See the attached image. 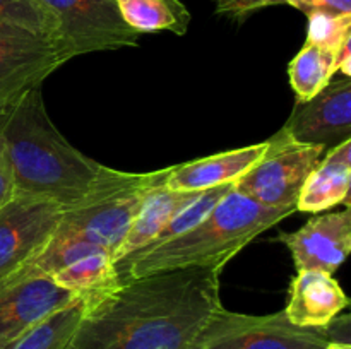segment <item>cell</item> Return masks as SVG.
<instances>
[{
	"label": "cell",
	"instance_id": "1",
	"mask_svg": "<svg viewBox=\"0 0 351 349\" xmlns=\"http://www.w3.org/2000/svg\"><path fill=\"white\" fill-rule=\"evenodd\" d=\"M219 274L187 267L123 281L86 305L69 349H189L221 307Z\"/></svg>",
	"mask_w": 351,
	"mask_h": 349
},
{
	"label": "cell",
	"instance_id": "2",
	"mask_svg": "<svg viewBox=\"0 0 351 349\" xmlns=\"http://www.w3.org/2000/svg\"><path fill=\"white\" fill-rule=\"evenodd\" d=\"M0 135L19 194L69 207L81 201L106 170L55 127L45 108L41 86L24 92L0 115Z\"/></svg>",
	"mask_w": 351,
	"mask_h": 349
},
{
	"label": "cell",
	"instance_id": "3",
	"mask_svg": "<svg viewBox=\"0 0 351 349\" xmlns=\"http://www.w3.org/2000/svg\"><path fill=\"white\" fill-rule=\"evenodd\" d=\"M295 211L297 207H267L233 188L184 235L119 260L115 266L120 281L187 267L221 272L223 267L254 238Z\"/></svg>",
	"mask_w": 351,
	"mask_h": 349
},
{
	"label": "cell",
	"instance_id": "4",
	"mask_svg": "<svg viewBox=\"0 0 351 349\" xmlns=\"http://www.w3.org/2000/svg\"><path fill=\"white\" fill-rule=\"evenodd\" d=\"M167 170L125 173L106 166L95 187L75 204L64 209L57 231L48 245H81L115 253L125 238L144 195L165 180Z\"/></svg>",
	"mask_w": 351,
	"mask_h": 349
},
{
	"label": "cell",
	"instance_id": "5",
	"mask_svg": "<svg viewBox=\"0 0 351 349\" xmlns=\"http://www.w3.org/2000/svg\"><path fill=\"white\" fill-rule=\"evenodd\" d=\"M329 342L326 328L298 327L285 311L245 315L221 305L189 349H322Z\"/></svg>",
	"mask_w": 351,
	"mask_h": 349
},
{
	"label": "cell",
	"instance_id": "6",
	"mask_svg": "<svg viewBox=\"0 0 351 349\" xmlns=\"http://www.w3.org/2000/svg\"><path fill=\"white\" fill-rule=\"evenodd\" d=\"M326 153L321 146L297 142L281 129L266 140L263 156L233 188L267 207H297L302 185Z\"/></svg>",
	"mask_w": 351,
	"mask_h": 349
},
{
	"label": "cell",
	"instance_id": "7",
	"mask_svg": "<svg viewBox=\"0 0 351 349\" xmlns=\"http://www.w3.org/2000/svg\"><path fill=\"white\" fill-rule=\"evenodd\" d=\"M57 21L55 43L67 57L137 47L141 34L122 19L115 0H38Z\"/></svg>",
	"mask_w": 351,
	"mask_h": 349
},
{
	"label": "cell",
	"instance_id": "8",
	"mask_svg": "<svg viewBox=\"0 0 351 349\" xmlns=\"http://www.w3.org/2000/svg\"><path fill=\"white\" fill-rule=\"evenodd\" d=\"M64 205L16 192L0 207V281L40 255L57 231Z\"/></svg>",
	"mask_w": 351,
	"mask_h": 349
},
{
	"label": "cell",
	"instance_id": "9",
	"mask_svg": "<svg viewBox=\"0 0 351 349\" xmlns=\"http://www.w3.org/2000/svg\"><path fill=\"white\" fill-rule=\"evenodd\" d=\"M65 62L53 40L0 23V115Z\"/></svg>",
	"mask_w": 351,
	"mask_h": 349
},
{
	"label": "cell",
	"instance_id": "10",
	"mask_svg": "<svg viewBox=\"0 0 351 349\" xmlns=\"http://www.w3.org/2000/svg\"><path fill=\"white\" fill-rule=\"evenodd\" d=\"M75 298L45 274L16 272L0 281V344L12 342Z\"/></svg>",
	"mask_w": 351,
	"mask_h": 349
},
{
	"label": "cell",
	"instance_id": "11",
	"mask_svg": "<svg viewBox=\"0 0 351 349\" xmlns=\"http://www.w3.org/2000/svg\"><path fill=\"white\" fill-rule=\"evenodd\" d=\"M283 130L297 142L326 151L351 140L350 77L331 81L312 99L297 103Z\"/></svg>",
	"mask_w": 351,
	"mask_h": 349
},
{
	"label": "cell",
	"instance_id": "12",
	"mask_svg": "<svg viewBox=\"0 0 351 349\" xmlns=\"http://www.w3.org/2000/svg\"><path fill=\"white\" fill-rule=\"evenodd\" d=\"M278 240L291 252L297 270L332 274L351 250V211L315 216L293 233H280Z\"/></svg>",
	"mask_w": 351,
	"mask_h": 349
},
{
	"label": "cell",
	"instance_id": "13",
	"mask_svg": "<svg viewBox=\"0 0 351 349\" xmlns=\"http://www.w3.org/2000/svg\"><path fill=\"white\" fill-rule=\"evenodd\" d=\"M348 296L331 274L298 270L290 286L285 315L291 324L305 328H326L345 308Z\"/></svg>",
	"mask_w": 351,
	"mask_h": 349
},
{
	"label": "cell",
	"instance_id": "14",
	"mask_svg": "<svg viewBox=\"0 0 351 349\" xmlns=\"http://www.w3.org/2000/svg\"><path fill=\"white\" fill-rule=\"evenodd\" d=\"M264 151L266 142H259L171 166L168 168L163 185L173 190L204 192L221 185L235 183L259 161Z\"/></svg>",
	"mask_w": 351,
	"mask_h": 349
},
{
	"label": "cell",
	"instance_id": "15",
	"mask_svg": "<svg viewBox=\"0 0 351 349\" xmlns=\"http://www.w3.org/2000/svg\"><path fill=\"white\" fill-rule=\"evenodd\" d=\"M351 140L332 147L324 154L297 198V211L322 212L332 205H350Z\"/></svg>",
	"mask_w": 351,
	"mask_h": 349
},
{
	"label": "cell",
	"instance_id": "16",
	"mask_svg": "<svg viewBox=\"0 0 351 349\" xmlns=\"http://www.w3.org/2000/svg\"><path fill=\"white\" fill-rule=\"evenodd\" d=\"M201 192H184L173 190L165 187L163 181L151 187L144 195L143 204L127 231L125 238L120 243L115 253V263L125 259L134 252H139L144 246L149 245L161 229L178 214L184 211L189 204L197 198Z\"/></svg>",
	"mask_w": 351,
	"mask_h": 349
},
{
	"label": "cell",
	"instance_id": "17",
	"mask_svg": "<svg viewBox=\"0 0 351 349\" xmlns=\"http://www.w3.org/2000/svg\"><path fill=\"white\" fill-rule=\"evenodd\" d=\"M50 277L60 287L82 298L86 305L122 284L112 253L103 250L72 260L62 269L55 270Z\"/></svg>",
	"mask_w": 351,
	"mask_h": 349
},
{
	"label": "cell",
	"instance_id": "18",
	"mask_svg": "<svg viewBox=\"0 0 351 349\" xmlns=\"http://www.w3.org/2000/svg\"><path fill=\"white\" fill-rule=\"evenodd\" d=\"M86 311V301L75 298L65 307L47 315L14 339L7 349H69Z\"/></svg>",
	"mask_w": 351,
	"mask_h": 349
},
{
	"label": "cell",
	"instance_id": "19",
	"mask_svg": "<svg viewBox=\"0 0 351 349\" xmlns=\"http://www.w3.org/2000/svg\"><path fill=\"white\" fill-rule=\"evenodd\" d=\"M335 74V51L308 41L288 65L290 84L297 103H305L319 94L332 81Z\"/></svg>",
	"mask_w": 351,
	"mask_h": 349
},
{
	"label": "cell",
	"instance_id": "20",
	"mask_svg": "<svg viewBox=\"0 0 351 349\" xmlns=\"http://www.w3.org/2000/svg\"><path fill=\"white\" fill-rule=\"evenodd\" d=\"M115 3L122 19L139 34L171 31L182 36L191 23L187 9H175L167 0H115Z\"/></svg>",
	"mask_w": 351,
	"mask_h": 349
},
{
	"label": "cell",
	"instance_id": "21",
	"mask_svg": "<svg viewBox=\"0 0 351 349\" xmlns=\"http://www.w3.org/2000/svg\"><path fill=\"white\" fill-rule=\"evenodd\" d=\"M0 23L55 40L57 21L38 0H0Z\"/></svg>",
	"mask_w": 351,
	"mask_h": 349
},
{
	"label": "cell",
	"instance_id": "22",
	"mask_svg": "<svg viewBox=\"0 0 351 349\" xmlns=\"http://www.w3.org/2000/svg\"><path fill=\"white\" fill-rule=\"evenodd\" d=\"M307 41L336 51L345 38L351 36V14H307Z\"/></svg>",
	"mask_w": 351,
	"mask_h": 349
},
{
	"label": "cell",
	"instance_id": "23",
	"mask_svg": "<svg viewBox=\"0 0 351 349\" xmlns=\"http://www.w3.org/2000/svg\"><path fill=\"white\" fill-rule=\"evenodd\" d=\"M271 5H290L304 14H351V0H273Z\"/></svg>",
	"mask_w": 351,
	"mask_h": 349
},
{
	"label": "cell",
	"instance_id": "24",
	"mask_svg": "<svg viewBox=\"0 0 351 349\" xmlns=\"http://www.w3.org/2000/svg\"><path fill=\"white\" fill-rule=\"evenodd\" d=\"M271 2L273 0H215L216 12L235 19H242L256 10L269 7Z\"/></svg>",
	"mask_w": 351,
	"mask_h": 349
},
{
	"label": "cell",
	"instance_id": "25",
	"mask_svg": "<svg viewBox=\"0 0 351 349\" xmlns=\"http://www.w3.org/2000/svg\"><path fill=\"white\" fill-rule=\"evenodd\" d=\"M16 195V181H14L12 164L7 154L5 142L0 135V207L5 205Z\"/></svg>",
	"mask_w": 351,
	"mask_h": 349
},
{
	"label": "cell",
	"instance_id": "26",
	"mask_svg": "<svg viewBox=\"0 0 351 349\" xmlns=\"http://www.w3.org/2000/svg\"><path fill=\"white\" fill-rule=\"evenodd\" d=\"M350 41L351 36L345 38L343 43L339 44L338 50L335 51V65H336V72H341L343 77H350L351 75V48H350Z\"/></svg>",
	"mask_w": 351,
	"mask_h": 349
},
{
	"label": "cell",
	"instance_id": "27",
	"mask_svg": "<svg viewBox=\"0 0 351 349\" xmlns=\"http://www.w3.org/2000/svg\"><path fill=\"white\" fill-rule=\"evenodd\" d=\"M322 349H351L350 342H335L331 341L329 344H326Z\"/></svg>",
	"mask_w": 351,
	"mask_h": 349
},
{
	"label": "cell",
	"instance_id": "28",
	"mask_svg": "<svg viewBox=\"0 0 351 349\" xmlns=\"http://www.w3.org/2000/svg\"><path fill=\"white\" fill-rule=\"evenodd\" d=\"M167 2H168V3H171V5H173L175 9H180V10H185V9H187V7H185L184 3L180 2V0H167Z\"/></svg>",
	"mask_w": 351,
	"mask_h": 349
},
{
	"label": "cell",
	"instance_id": "29",
	"mask_svg": "<svg viewBox=\"0 0 351 349\" xmlns=\"http://www.w3.org/2000/svg\"><path fill=\"white\" fill-rule=\"evenodd\" d=\"M9 344H10V342H3V344H0V349H7V348H9Z\"/></svg>",
	"mask_w": 351,
	"mask_h": 349
}]
</instances>
